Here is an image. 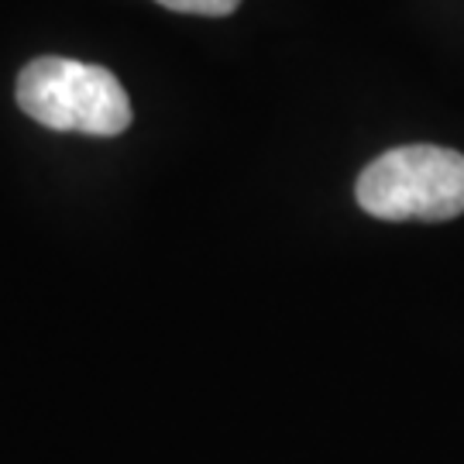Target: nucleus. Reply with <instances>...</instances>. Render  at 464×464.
Returning a JSON list of instances; mask_svg holds the SVG:
<instances>
[{"label":"nucleus","mask_w":464,"mask_h":464,"mask_svg":"<svg viewBox=\"0 0 464 464\" xmlns=\"http://www.w3.org/2000/svg\"><path fill=\"white\" fill-rule=\"evenodd\" d=\"M17 107L52 131L114 138L131 124V100L111 69L42 55L17 72Z\"/></svg>","instance_id":"f257e3e1"},{"label":"nucleus","mask_w":464,"mask_h":464,"mask_svg":"<svg viewBox=\"0 0 464 464\" xmlns=\"http://www.w3.org/2000/svg\"><path fill=\"white\" fill-rule=\"evenodd\" d=\"M354 197L379 220H454L464 214V155L440 145L385 151L358 176Z\"/></svg>","instance_id":"f03ea898"},{"label":"nucleus","mask_w":464,"mask_h":464,"mask_svg":"<svg viewBox=\"0 0 464 464\" xmlns=\"http://www.w3.org/2000/svg\"><path fill=\"white\" fill-rule=\"evenodd\" d=\"M169 11H179V14H203V17H224L237 11L241 0H155Z\"/></svg>","instance_id":"7ed1b4c3"}]
</instances>
